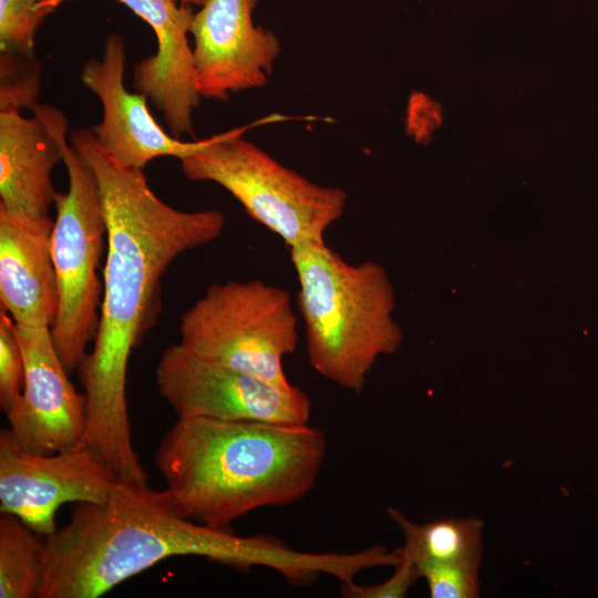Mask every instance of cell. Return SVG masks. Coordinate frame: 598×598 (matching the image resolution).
Segmentation results:
<instances>
[{
    "instance_id": "obj_1",
    "label": "cell",
    "mask_w": 598,
    "mask_h": 598,
    "mask_svg": "<svg viewBox=\"0 0 598 598\" xmlns=\"http://www.w3.org/2000/svg\"><path fill=\"white\" fill-rule=\"evenodd\" d=\"M68 140L97 178L106 221L100 319L93 348L78 368L87 406L84 444L120 481L146 484L132 444L130 357L156 323L168 266L183 252L216 240L226 219L217 209L185 212L166 204L144 169L115 163L90 130L78 128Z\"/></svg>"
},
{
    "instance_id": "obj_2",
    "label": "cell",
    "mask_w": 598,
    "mask_h": 598,
    "mask_svg": "<svg viewBox=\"0 0 598 598\" xmlns=\"http://www.w3.org/2000/svg\"><path fill=\"white\" fill-rule=\"evenodd\" d=\"M175 556H198L241 569L265 566L292 584L309 581L321 564L318 553L186 519L162 492L118 480L104 502L74 504L64 526L41 536L35 597L96 598Z\"/></svg>"
},
{
    "instance_id": "obj_3",
    "label": "cell",
    "mask_w": 598,
    "mask_h": 598,
    "mask_svg": "<svg viewBox=\"0 0 598 598\" xmlns=\"http://www.w3.org/2000/svg\"><path fill=\"white\" fill-rule=\"evenodd\" d=\"M321 430L307 424L177 417L154 463L168 505L218 529L249 512L283 506L315 486L326 455Z\"/></svg>"
},
{
    "instance_id": "obj_4",
    "label": "cell",
    "mask_w": 598,
    "mask_h": 598,
    "mask_svg": "<svg viewBox=\"0 0 598 598\" xmlns=\"http://www.w3.org/2000/svg\"><path fill=\"white\" fill-rule=\"evenodd\" d=\"M289 252L311 368L360 393L378 357L394 352L401 342L384 270L372 261L350 264L324 240L290 247Z\"/></svg>"
},
{
    "instance_id": "obj_5",
    "label": "cell",
    "mask_w": 598,
    "mask_h": 598,
    "mask_svg": "<svg viewBox=\"0 0 598 598\" xmlns=\"http://www.w3.org/2000/svg\"><path fill=\"white\" fill-rule=\"evenodd\" d=\"M233 130L205 140L178 161L193 182H212L230 193L256 221L288 248L323 241L344 213L348 195L309 181Z\"/></svg>"
},
{
    "instance_id": "obj_6",
    "label": "cell",
    "mask_w": 598,
    "mask_h": 598,
    "mask_svg": "<svg viewBox=\"0 0 598 598\" xmlns=\"http://www.w3.org/2000/svg\"><path fill=\"white\" fill-rule=\"evenodd\" d=\"M179 343L196 357L291 386L283 359L297 347L290 293L262 280L209 286L181 317Z\"/></svg>"
},
{
    "instance_id": "obj_7",
    "label": "cell",
    "mask_w": 598,
    "mask_h": 598,
    "mask_svg": "<svg viewBox=\"0 0 598 598\" xmlns=\"http://www.w3.org/2000/svg\"><path fill=\"white\" fill-rule=\"evenodd\" d=\"M63 164L68 189L55 197L51 254L58 311L50 328L68 373L78 370L94 340L103 293L99 275L106 250V221L97 178L66 140Z\"/></svg>"
},
{
    "instance_id": "obj_8",
    "label": "cell",
    "mask_w": 598,
    "mask_h": 598,
    "mask_svg": "<svg viewBox=\"0 0 598 598\" xmlns=\"http://www.w3.org/2000/svg\"><path fill=\"white\" fill-rule=\"evenodd\" d=\"M162 398L177 417L307 424L311 402L300 389L205 361L181 343L166 348L155 369Z\"/></svg>"
},
{
    "instance_id": "obj_9",
    "label": "cell",
    "mask_w": 598,
    "mask_h": 598,
    "mask_svg": "<svg viewBox=\"0 0 598 598\" xmlns=\"http://www.w3.org/2000/svg\"><path fill=\"white\" fill-rule=\"evenodd\" d=\"M118 478L83 444L54 454L23 450L9 429L0 432V512L13 514L40 536L56 528L66 503H102Z\"/></svg>"
},
{
    "instance_id": "obj_10",
    "label": "cell",
    "mask_w": 598,
    "mask_h": 598,
    "mask_svg": "<svg viewBox=\"0 0 598 598\" xmlns=\"http://www.w3.org/2000/svg\"><path fill=\"white\" fill-rule=\"evenodd\" d=\"M24 360L22 395L6 413L18 444L35 454H54L84 444L86 396L76 391L48 327L16 324Z\"/></svg>"
},
{
    "instance_id": "obj_11",
    "label": "cell",
    "mask_w": 598,
    "mask_h": 598,
    "mask_svg": "<svg viewBox=\"0 0 598 598\" xmlns=\"http://www.w3.org/2000/svg\"><path fill=\"white\" fill-rule=\"evenodd\" d=\"M257 0H206L194 14V64L202 97L225 102L230 94L266 85L280 53L274 32L256 25Z\"/></svg>"
},
{
    "instance_id": "obj_12",
    "label": "cell",
    "mask_w": 598,
    "mask_h": 598,
    "mask_svg": "<svg viewBox=\"0 0 598 598\" xmlns=\"http://www.w3.org/2000/svg\"><path fill=\"white\" fill-rule=\"evenodd\" d=\"M125 61L124 40L112 32L104 40L101 56L84 63L80 80L102 105L101 122L90 131L103 152L126 168L144 169L151 161L163 156L179 159L197 141L187 142L166 133L151 114L148 100L126 90Z\"/></svg>"
},
{
    "instance_id": "obj_13",
    "label": "cell",
    "mask_w": 598,
    "mask_h": 598,
    "mask_svg": "<svg viewBox=\"0 0 598 598\" xmlns=\"http://www.w3.org/2000/svg\"><path fill=\"white\" fill-rule=\"evenodd\" d=\"M142 18L156 37V52L133 68V87L161 112L176 138L194 136L193 114L200 102L188 33L194 14L175 0H118Z\"/></svg>"
},
{
    "instance_id": "obj_14",
    "label": "cell",
    "mask_w": 598,
    "mask_h": 598,
    "mask_svg": "<svg viewBox=\"0 0 598 598\" xmlns=\"http://www.w3.org/2000/svg\"><path fill=\"white\" fill-rule=\"evenodd\" d=\"M69 121L59 109L39 103L31 117L0 111V207L44 217L55 204L52 171L63 163Z\"/></svg>"
},
{
    "instance_id": "obj_15",
    "label": "cell",
    "mask_w": 598,
    "mask_h": 598,
    "mask_svg": "<svg viewBox=\"0 0 598 598\" xmlns=\"http://www.w3.org/2000/svg\"><path fill=\"white\" fill-rule=\"evenodd\" d=\"M54 220L0 207V302L14 323L51 328L58 311L51 254Z\"/></svg>"
},
{
    "instance_id": "obj_16",
    "label": "cell",
    "mask_w": 598,
    "mask_h": 598,
    "mask_svg": "<svg viewBox=\"0 0 598 598\" xmlns=\"http://www.w3.org/2000/svg\"><path fill=\"white\" fill-rule=\"evenodd\" d=\"M390 518L400 527L404 544L400 556L419 561L481 563L484 522L474 517H450L416 524L400 511L389 508Z\"/></svg>"
},
{
    "instance_id": "obj_17",
    "label": "cell",
    "mask_w": 598,
    "mask_h": 598,
    "mask_svg": "<svg viewBox=\"0 0 598 598\" xmlns=\"http://www.w3.org/2000/svg\"><path fill=\"white\" fill-rule=\"evenodd\" d=\"M41 580V536L18 516H0V597H35Z\"/></svg>"
},
{
    "instance_id": "obj_18",
    "label": "cell",
    "mask_w": 598,
    "mask_h": 598,
    "mask_svg": "<svg viewBox=\"0 0 598 598\" xmlns=\"http://www.w3.org/2000/svg\"><path fill=\"white\" fill-rule=\"evenodd\" d=\"M40 87L41 65L34 53L0 51V111L32 112Z\"/></svg>"
},
{
    "instance_id": "obj_19",
    "label": "cell",
    "mask_w": 598,
    "mask_h": 598,
    "mask_svg": "<svg viewBox=\"0 0 598 598\" xmlns=\"http://www.w3.org/2000/svg\"><path fill=\"white\" fill-rule=\"evenodd\" d=\"M54 4L41 0H0V51L34 53V37Z\"/></svg>"
},
{
    "instance_id": "obj_20",
    "label": "cell",
    "mask_w": 598,
    "mask_h": 598,
    "mask_svg": "<svg viewBox=\"0 0 598 598\" xmlns=\"http://www.w3.org/2000/svg\"><path fill=\"white\" fill-rule=\"evenodd\" d=\"M480 564L419 561L414 565L426 581L430 597L475 598L480 596Z\"/></svg>"
},
{
    "instance_id": "obj_21",
    "label": "cell",
    "mask_w": 598,
    "mask_h": 598,
    "mask_svg": "<svg viewBox=\"0 0 598 598\" xmlns=\"http://www.w3.org/2000/svg\"><path fill=\"white\" fill-rule=\"evenodd\" d=\"M24 373L16 323L10 315L0 308V406L4 413L9 412L22 395Z\"/></svg>"
},
{
    "instance_id": "obj_22",
    "label": "cell",
    "mask_w": 598,
    "mask_h": 598,
    "mask_svg": "<svg viewBox=\"0 0 598 598\" xmlns=\"http://www.w3.org/2000/svg\"><path fill=\"white\" fill-rule=\"evenodd\" d=\"M419 578L416 566L401 557L394 574L385 581L371 586L358 585L354 581L342 584L341 592L349 598H403Z\"/></svg>"
},
{
    "instance_id": "obj_23",
    "label": "cell",
    "mask_w": 598,
    "mask_h": 598,
    "mask_svg": "<svg viewBox=\"0 0 598 598\" xmlns=\"http://www.w3.org/2000/svg\"><path fill=\"white\" fill-rule=\"evenodd\" d=\"M178 1H181L182 3H185V4L203 6L206 0H178Z\"/></svg>"
},
{
    "instance_id": "obj_24",
    "label": "cell",
    "mask_w": 598,
    "mask_h": 598,
    "mask_svg": "<svg viewBox=\"0 0 598 598\" xmlns=\"http://www.w3.org/2000/svg\"><path fill=\"white\" fill-rule=\"evenodd\" d=\"M43 2H48V3H52V4H56L59 0H41Z\"/></svg>"
}]
</instances>
